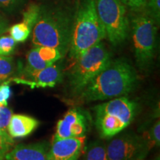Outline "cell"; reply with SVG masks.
I'll return each mask as SVG.
<instances>
[{
    "label": "cell",
    "instance_id": "obj_1",
    "mask_svg": "<svg viewBox=\"0 0 160 160\" xmlns=\"http://www.w3.org/2000/svg\"><path fill=\"white\" fill-rule=\"evenodd\" d=\"M137 84V72L125 59L111 60L79 95L87 102L111 99L128 95Z\"/></svg>",
    "mask_w": 160,
    "mask_h": 160
},
{
    "label": "cell",
    "instance_id": "obj_2",
    "mask_svg": "<svg viewBox=\"0 0 160 160\" xmlns=\"http://www.w3.org/2000/svg\"><path fill=\"white\" fill-rule=\"evenodd\" d=\"M74 13L59 5L41 6L40 13L32 31L34 47L57 49L65 57L68 52Z\"/></svg>",
    "mask_w": 160,
    "mask_h": 160
},
{
    "label": "cell",
    "instance_id": "obj_3",
    "mask_svg": "<svg viewBox=\"0 0 160 160\" xmlns=\"http://www.w3.org/2000/svg\"><path fill=\"white\" fill-rule=\"evenodd\" d=\"M105 38V31L97 15L95 0H81L73 17L70 57L76 61Z\"/></svg>",
    "mask_w": 160,
    "mask_h": 160
},
{
    "label": "cell",
    "instance_id": "obj_4",
    "mask_svg": "<svg viewBox=\"0 0 160 160\" xmlns=\"http://www.w3.org/2000/svg\"><path fill=\"white\" fill-rule=\"evenodd\" d=\"M95 125L100 137L113 138L131 124L138 112V105L127 97H117L93 107Z\"/></svg>",
    "mask_w": 160,
    "mask_h": 160
},
{
    "label": "cell",
    "instance_id": "obj_5",
    "mask_svg": "<svg viewBox=\"0 0 160 160\" xmlns=\"http://www.w3.org/2000/svg\"><path fill=\"white\" fill-rule=\"evenodd\" d=\"M111 53L102 42L93 46L76 60L68 75L70 90L79 95L92 79L111 62Z\"/></svg>",
    "mask_w": 160,
    "mask_h": 160
},
{
    "label": "cell",
    "instance_id": "obj_6",
    "mask_svg": "<svg viewBox=\"0 0 160 160\" xmlns=\"http://www.w3.org/2000/svg\"><path fill=\"white\" fill-rule=\"evenodd\" d=\"M131 25L136 62L140 70L148 71L155 57L158 24L147 13L132 18Z\"/></svg>",
    "mask_w": 160,
    "mask_h": 160
},
{
    "label": "cell",
    "instance_id": "obj_7",
    "mask_svg": "<svg viewBox=\"0 0 160 160\" xmlns=\"http://www.w3.org/2000/svg\"><path fill=\"white\" fill-rule=\"evenodd\" d=\"M99 19L106 37L113 46L121 45L127 39L129 21L121 0H95Z\"/></svg>",
    "mask_w": 160,
    "mask_h": 160
},
{
    "label": "cell",
    "instance_id": "obj_8",
    "mask_svg": "<svg viewBox=\"0 0 160 160\" xmlns=\"http://www.w3.org/2000/svg\"><path fill=\"white\" fill-rule=\"evenodd\" d=\"M151 147L146 137L125 133L110 140L106 151L108 160H144Z\"/></svg>",
    "mask_w": 160,
    "mask_h": 160
},
{
    "label": "cell",
    "instance_id": "obj_9",
    "mask_svg": "<svg viewBox=\"0 0 160 160\" xmlns=\"http://www.w3.org/2000/svg\"><path fill=\"white\" fill-rule=\"evenodd\" d=\"M91 117L87 111L79 108H73L57 122L53 142L66 138L86 137Z\"/></svg>",
    "mask_w": 160,
    "mask_h": 160
},
{
    "label": "cell",
    "instance_id": "obj_10",
    "mask_svg": "<svg viewBox=\"0 0 160 160\" xmlns=\"http://www.w3.org/2000/svg\"><path fill=\"white\" fill-rule=\"evenodd\" d=\"M63 77L62 68L59 64L48 66L39 71H28L24 68L21 71V76L11 79L17 83L23 84L34 88L54 87L61 82Z\"/></svg>",
    "mask_w": 160,
    "mask_h": 160
},
{
    "label": "cell",
    "instance_id": "obj_11",
    "mask_svg": "<svg viewBox=\"0 0 160 160\" xmlns=\"http://www.w3.org/2000/svg\"><path fill=\"white\" fill-rule=\"evenodd\" d=\"M85 138H66L52 142L48 160H79L85 147Z\"/></svg>",
    "mask_w": 160,
    "mask_h": 160
},
{
    "label": "cell",
    "instance_id": "obj_12",
    "mask_svg": "<svg viewBox=\"0 0 160 160\" xmlns=\"http://www.w3.org/2000/svg\"><path fill=\"white\" fill-rule=\"evenodd\" d=\"M49 148L47 142L21 144L5 153L3 160H48Z\"/></svg>",
    "mask_w": 160,
    "mask_h": 160
},
{
    "label": "cell",
    "instance_id": "obj_13",
    "mask_svg": "<svg viewBox=\"0 0 160 160\" xmlns=\"http://www.w3.org/2000/svg\"><path fill=\"white\" fill-rule=\"evenodd\" d=\"M39 122L35 118L22 114H13L8 125V131L12 138H23L37 128Z\"/></svg>",
    "mask_w": 160,
    "mask_h": 160
},
{
    "label": "cell",
    "instance_id": "obj_14",
    "mask_svg": "<svg viewBox=\"0 0 160 160\" xmlns=\"http://www.w3.org/2000/svg\"><path fill=\"white\" fill-rule=\"evenodd\" d=\"M82 160H108L106 144L100 140L92 142L83 149Z\"/></svg>",
    "mask_w": 160,
    "mask_h": 160
},
{
    "label": "cell",
    "instance_id": "obj_15",
    "mask_svg": "<svg viewBox=\"0 0 160 160\" xmlns=\"http://www.w3.org/2000/svg\"><path fill=\"white\" fill-rule=\"evenodd\" d=\"M16 67L13 57L0 56V84L7 81L16 73Z\"/></svg>",
    "mask_w": 160,
    "mask_h": 160
},
{
    "label": "cell",
    "instance_id": "obj_16",
    "mask_svg": "<svg viewBox=\"0 0 160 160\" xmlns=\"http://www.w3.org/2000/svg\"><path fill=\"white\" fill-rule=\"evenodd\" d=\"M51 65L46 62L39 57L37 47L32 48L27 55V65L25 68V70L28 71H39Z\"/></svg>",
    "mask_w": 160,
    "mask_h": 160
},
{
    "label": "cell",
    "instance_id": "obj_17",
    "mask_svg": "<svg viewBox=\"0 0 160 160\" xmlns=\"http://www.w3.org/2000/svg\"><path fill=\"white\" fill-rule=\"evenodd\" d=\"M32 30L25 22L15 24L9 29L11 37L16 42H24L29 37Z\"/></svg>",
    "mask_w": 160,
    "mask_h": 160
},
{
    "label": "cell",
    "instance_id": "obj_18",
    "mask_svg": "<svg viewBox=\"0 0 160 160\" xmlns=\"http://www.w3.org/2000/svg\"><path fill=\"white\" fill-rule=\"evenodd\" d=\"M37 48L42 59H43L46 62L49 63L50 65H53L58 60L62 58L61 53L54 48L39 46V47H37Z\"/></svg>",
    "mask_w": 160,
    "mask_h": 160
},
{
    "label": "cell",
    "instance_id": "obj_19",
    "mask_svg": "<svg viewBox=\"0 0 160 160\" xmlns=\"http://www.w3.org/2000/svg\"><path fill=\"white\" fill-rule=\"evenodd\" d=\"M40 10H41V6L37 4L31 3L23 13L22 22L28 26L31 30L33 29V26L39 18Z\"/></svg>",
    "mask_w": 160,
    "mask_h": 160
},
{
    "label": "cell",
    "instance_id": "obj_20",
    "mask_svg": "<svg viewBox=\"0 0 160 160\" xmlns=\"http://www.w3.org/2000/svg\"><path fill=\"white\" fill-rule=\"evenodd\" d=\"M17 42L11 37H0V56L11 55L16 48Z\"/></svg>",
    "mask_w": 160,
    "mask_h": 160
},
{
    "label": "cell",
    "instance_id": "obj_21",
    "mask_svg": "<svg viewBox=\"0 0 160 160\" xmlns=\"http://www.w3.org/2000/svg\"><path fill=\"white\" fill-rule=\"evenodd\" d=\"M14 141L8 131L0 130V154L5 156L13 147Z\"/></svg>",
    "mask_w": 160,
    "mask_h": 160
},
{
    "label": "cell",
    "instance_id": "obj_22",
    "mask_svg": "<svg viewBox=\"0 0 160 160\" xmlns=\"http://www.w3.org/2000/svg\"><path fill=\"white\" fill-rule=\"evenodd\" d=\"M13 115V112L8 106L0 105V130L8 131V125Z\"/></svg>",
    "mask_w": 160,
    "mask_h": 160
},
{
    "label": "cell",
    "instance_id": "obj_23",
    "mask_svg": "<svg viewBox=\"0 0 160 160\" xmlns=\"http://www.w3.org/2000/svg\"><path fill=\"white\" fill-rule=\"evenodd\" d=\"M146 6L148 7V13L159 25L160 20V0H147Z\"/></svg>",
    "mask_w": 160,
    "mask_h": 160
},
{
    "label": "cell",
    "instance_id": "obj_24",
    "mask_svg": "<svg viewBox=\"0 0 160 160\" xmlns=\"http://www.w3.org/2000/svg\"><path fill=\"white\" fill-rule=\"evenodd\" d=\"M150 142L153 146V145L159 147L160 145V122L159 120L155 122V123L151 126L148 131V137Z\"/></svg>",
    "mask_w": 160,
    "mask_h": 160
},
{
    "label": "cell",
    "instance_id": "obj_25",
    "mask_svg": "<svg viewBox=\"0 0 160 160\" xmlns=\"http://www.w3.org/2000/svg\"><path fill=\"white\" fill-rule=\"evenodd\" d=\"M25 2V0H0V8L12 13L19 9Z\"/></svg>",
    "mask_w": 160,
    "mask_h": 160
},
{
    "label": "cell",
    "instance_id": "obj_26",
    "mask_svg": "<svg viewBox=\"0 0 160 160\" xmlns=\"http://www.w3.org/2000/svg\"><path fill=\"white\" fill-rule=\"evenodd\" d=\"M12 95L9 81H5L0 84V105L8 106V102Z\"/></svg>",
    "mask_w": 160,
    "mask_h": 160
},
{
    "label": "cell",
    "instance_id": "obj_27",
    "mask_svg": "<svg viewBox=\"0 0 160 160\" xmlns=\"http://www.w3.org/2000/svg\"><path fill=\"white\" fill-rule=\"evenodd\" d=\"M122 2L132 9L140 10L146 7L147 0H122Z\"/></svg>",
    "mask_w": 160,
    "mask_h": 160
},
{
    "label": "cell",
    "instance_id": "obj_28",
    "mask_svg": "<svg viewBox=\"0 0 160 160\" xmlns=\"http://www.w3.org/2000/svg\"><path fill=\"white\" fill-rule=\"evenodd\" d=\"M8 29V22L5 19L0 16V36L5 33L6 30Z\"/></svg>",
    "mask_w": 160,
    "mask_h": 160
},
{
    "label": "cell",
    "instance_id": "obj_29",
    "mask_svg": "<svg viewBox=\"0 0 160 160\" xmlns=\"http://www.w3.org/2000/svg\"><path fill=\"white\" fill-rule=\"evenodd\" d=\"M4 159V156L0 154V160H3Z\"/></svg>",
    "mask_w": 160,
    "mask_h": 160
}]
</instances>
